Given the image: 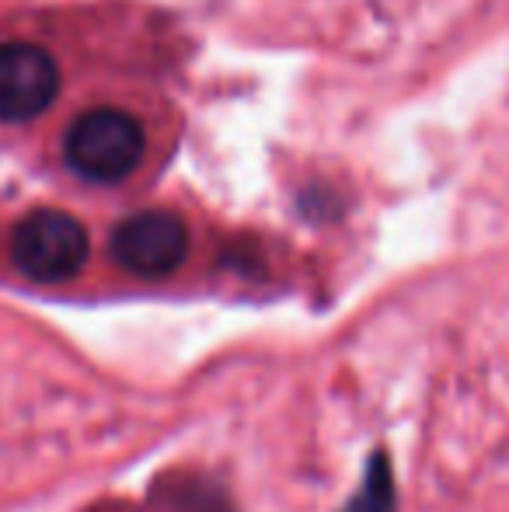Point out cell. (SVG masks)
I'll use <instances>...</instances> for the list:
<instances>
[{
	"instance_id": "obj_5",
	"label": "cell",
	"mask_w": 509,
	"mask_h": 512,
	"mask_svg": "<svg viewBox=\"0 0 509 512\" xmlns=\"http://www.w3.org/2000/svg\"><path fill=\"white\" fill-rule=\"evenodd\" d=\"M342 512H398V495H394V474L384 453L370 457L367 478H363L360 492L349 499Z\"/></svg>"
},
{
	"instance_id": "obj_4",
	"label": "cell",
	"mask_w": 509,
	"mask_h": 512,
	"mask_svg": "<svg viewBox=\"0 0 509 512\" xmlns=\"http://www.w3.org/2000/svg\"><path fill=\"white\" fill-rule=\"evenodd\" d=\"M60 91L56 60L32 42L0 46V122H25L46 112Z\"/></svg>"
},
{
	"instance_id": "obj_3",
	"label": "cell",
	"mask_w": 509,
	"mask_h": 512,
	"mask_svg": "<svg viewBox=\"0 0 509 512\" xmlns=\"http://www.w3.org/2000/svg\"><path fill=\"white\" fill-rule=\"evenodd\" d=\"M189 255V227L171 209H143L126 216L112 234V258L143 279L171 276Z\"/></svg>"
},
{
	"instance_id": "obj_1",
	"label": "cell",
	"mask_w": 509,
	"mask_h": 512,
	"mask_svg": "<svg viewBox=\"0 0 509 512\" xmlns=\"http://www.w3.org/2000/svg\"><path fill=\"white\" fill-rule=\"evenodd\" d=\"M143 150V126L123 108H91L67 133V161L88 182H123L143 161Z\"/></svg>"
},
{
	"instance_id": "obj_2",
	"label": "cell",
	"mask_w": 509,
	"mask_h": 512,
	"mask_svg": "<svg viewBox=\"0 0 509 512\" xmlns=\"http://www.w3.org/2000/svg\"><path fill=\"white\" fill-rule=\"evenodd\" d=\"M88 230L63 209H35L14 227L11 258L35 283H63L88 262Z\"/></svg>"
}]
</instances>
